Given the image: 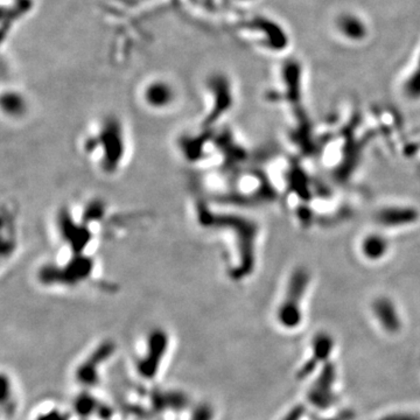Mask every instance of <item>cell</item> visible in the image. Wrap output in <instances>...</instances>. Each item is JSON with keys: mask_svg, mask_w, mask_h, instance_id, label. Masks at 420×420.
<instances>
[{"mask_svg": "<svg viewBox=\"0 0 420 420\" xmlns=\"http://www.w3.org/2000/svg\"><path fill=\"white\" fill-rule=\"evenodd\" d=\"M418 218L416 210L407 206L385 207L378 211L377 221L384 228H402L411 225Z\"/></svg>", "mask_w": 420, "mask_h": 420, "instance_id": "obj_9", "label": "cell"}, {"mask_svg": "<svg viewBox=\"0 0 420 420\" xmlns=\"http://www.w3.org/2000/svg\"><path fill=\"white\" fill-rule=\"evenodd\" d=\"M390 250V242L383 232H368L360 242V252L366 261H380L387 257Z\"/></svg>", "mask_w": 420, "mask_h": 420, "instance_id": "obj_10", "label": "cell"}, {"mask_svg": "<svg viewBox=\"0 0 420 420\" xmlns=\"http://www.w3.org/2000/svg\"><path fill=\"white\" fill-rule=\"evenodd\" d=\"M377 420H420V411L418 410H396L394 412L387 413Z\"/></svg>", "mask_w": 420, "mask_h": 420, "instance_id": "obj_13", "label": "cell"}, {"mask_svg": "<svg viewBox=\"0 0 420 420\" xmlns=\"http://www.w3.org/2000/svg\"><path fill=\"white\" fill-rule=\"evenodd\" d=\"M370 314L387 335H397L403 330L402 312L391 298L380 296L370 304Z\"/></svg>", "mask_w": 420, "mask_h": 420, "instance_id": "obj_8", "label": "cell"}, {"mask_svg": "<svg viewBox=\"0 0 420 420\" xmlns=\"http://www.w3.org/2000/svg\"><path fill=\"white\" fill-rule=\"evenodd\" d=\"M326 420H353L352 417H342V416H339V414H337V416L333 417V418H330V419H326Z\"/></svg>", "mask_w": 420, "mask_h": 420, "instance_id": "obj_16", "label": "cell"}, {"mask_svg": "<svg viewBox=\"0 0 420 420\" xmlns=\"http://www.w3.org/2000/svg\"><path fill=\"white\" fill-rule=\"evenodd\" d=\"M214 419V410L209 405H200L197 409L193 412L192 417L189 420H213Z\"/></svg>", "mask_w": 420, "mask_h": 420, "instance_id": "obj_15", "label": "cell"}, {"mask_svg": "<svg viewBox=\"0 0 420 420\" xmlns=\"http://www.w3.org/2000/svg\"><path fill=\"white\" fill-rule=\"evenodd\" d=\"M1 410H3V417L15 416L18 409V399H17V392H15V385L11 378L3 373L1 378Z\"/></svg>", "mask_w": 420, "mask_h": 420, "instance_id": "obj_11", "label": "cell"}, {"mask_svg": "<svg viewBox=\"0 0 420 420\" xmlns=\"http://www.w3.org/2000/svg\"><path fill=\"white\" fill-rule=\"evenodd\" d=\"M34 420H70V414L65 410L51 407L41 411Z\"/></svg>", "mask_w": 420, "mask_h": 420, "instance_id": "obj_14", "label": "cell"}, {"mask_svg": "<svg viewBox=\"0 0 420 420\" xmlns=\"http://www.w3.org/2000/svg\"><path fill=\"white\" fill-rule=\"evenodd\" d=\"M116 349V344L111 341H104L98 344L87 359L77 366L75 369V380L83 388L96 387L99 380V369L109 361Z\"/></svg>", "mask_w": 420, "mask_h": 420, "instance_id": "obj_7", "label": "cell"}, {"mask_svg": "<svg viewBox=\"0 0 420 420\" xmlns=\"http://www.w3.org/2000/svg\"><path fill=\"white\" fill-rule=\"evenodd\" d=\"M172 99V95L168 88L163 84L159 86H152L146 91V101L147 104H151L156 108H163L168 104V102Z\"/></svg>", "mask_w": 420, "mask_h": 420, "instance_id": "obj_12", "label": "cell"}, {"mask_svg": "<svg viewBox=\"0 0 420 420\" xmlns=\"http://www.w3.org/2000/svg\"><path fill=\"white\" fill-rule=\"evenodd\" d=\"M170 334L163 328L151 330L145 340V348L142 356H139L136 369L144 380H156L166 361L170 350Z\"/></svg>", "mask_w": 420, "mask_h": 420, "instance_id": "obj_4", "label": "cell"}, {"mask_svg": "<svg viewBox=\"0 0 420 420\" xmlns=\"http://www.w3.org/2000/svg\"><path fill=\"white\" fill-rule=\"evenodd\" d=\"M332 29L337 40L350 47H361L373 35V29L368 18L353 8L337 12L332 20Z\"/></svg>", "mask_w": 420, "mask_h": 420, "instance_id": "obj_3", "label": "cell"}, {"mask_svg": "<svg viewBox=\"0 0 420 420\" xmlns=\"http://www.w3.org/2000/svg\"><path fill=\"white\" fill-rule=\"evenodd\" d=\"M335 339L327 332L315 334L311 341L309 357L298 369L299 380H306L318 373L327 363L332 362V355L335 350Z\"/></svg>", "mask_w": 420, "mask_h": 420, "instance_id": "obj_6", "label": "cell"}, {"mask_svg": "<svg viewBox=\"0 0 420 420\" xmlns=\"http://www.w3.org/2000/svg\"><path fill=\"white\" fill-rule=\"evenodd\" d=\"M309 286L311 275L307 268L298 266L291 272L275 307V319L279 328L286 332L300 328L305 320V304Z\"/></svg>", "mask_w": 420, "mask_h": 420, "instance_id": "obj_2", "label": "cell"}, {"mask_svg": "<svg viewBox=\"0 0 420 420\" xmlns=\"http://www.w3.org/2000/svg\"><path fill=\"white\" fill-rule=\"evenodd\" d=\"M83 152L102 173L113 175L120 172L129 152L123 124L115 118L98 122L84 138Z\"/></svg>", "mask_w": 420, "mask_h": 420, "instance_id": "obj_1", "label": "cell"}, {"mask_svg": "<svg viewBox=\"0 0 420 420\" xmlns=\"http://www.w3.org/2000/svg\"><path fill=\"white\" fill-rule=\"evenodd\" d=\"M337 364L333 361L327 363L315 373L316 378L307 388V403L321 412L333 407L337 402Z\"/></svg>", "mask_w": 420, "mask_h": 420, "instance_id": "obj_5", "label": "cell"}]
</instances>
